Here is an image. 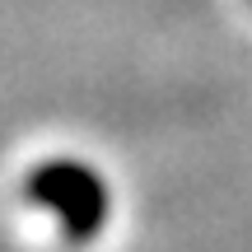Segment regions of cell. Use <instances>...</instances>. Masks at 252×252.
<instances>
[{"label": "cell", "mask_w": 252, "mask_h": 252, "mask_svg": "<svg viewBox=\"0 0 252 252\" xmlns=\"http://www.w3.org/2000/svg\"><path fill=\"white\" fill-rule=\"evenodd\" d=\"M24 196H28V206L47 210L61 224L65 243H75V248L94 243L103 234V224H108V210H112L103 173L80 163V159H70V154L33 163L28 178H24Z\"/></svg>", "instance_id": "cell-1"}]
</instances>
